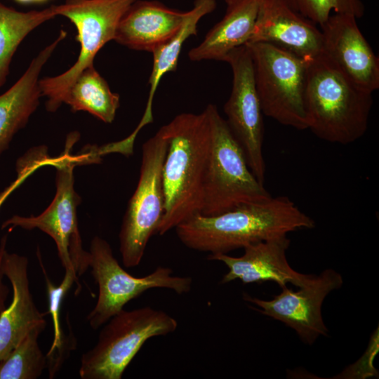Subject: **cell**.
I'll return each mask as SVG.
<instances>
[{"mask_svg": "<svg viewBox=\"0 0 379 379\" xmlns=\"http://www.w3.org/2000/svg\"><path fill=\"white\" fill-rule=\"evenodd\" d=\"M314 227L315 222L293 201L279 196L215 215L199 213L175 229L187 248L215 255Z\"/></svg>", "mask_w": 379, "mask_h": 379, "instance_id": "obj_1", "label": "cell"}, {"mask_svg": "<svg viewBox=\"0 0 379 379\" xmlns=\"http://www.w3.org/2000/svg\"><path fill=\"white\" fill-rule=\"evenodd\" d=\"M161 127L168 149L162 169L165 209L159 235L201 213L212 138L206 108L199 114H180Z\"/></svg>", "mask_w": 379, "mask_h": 379, "instance_id": "obj_2", "label": "cell"}, {"mask_svg": "<svg viewBox=\"0 0 379 379\" xmlns=\"http://www.w3.org/2000/svg\"><path fill=\"white\" fill-rule=\"evenodd\" d=\"M308 128L325 141L348 145L366 133L372 93L358 86L322 53L307 58Z\"/></svg>", "mask_w": 379, "mask_h": 379, "instance_id": "obj_3", "label": "cell"}, {"mask_svg": "<svg viewBox=\"0 0 379 379\" xmlns=\"http://www.w3.org/2000/svg\"><path fill=\"white\" fill-rule=\"evenodd\" d=\"M101 327L95 345L81 357L82 379H121L146 341L173 333L178 321L161 310L145 306L123 309Z\"/></svg>", "mask_w": 379, "mask_h": 379, "instance_id": "obj_4", "label": "cell"}, {"mask_svg": "<svg viewBox=\"0 0 379 379\" xmlns=\"http://www.w3.org/2000/svg\"><path fill=\"white\" fill-rule=\"evenodd\" d=\"M206 108L210 117L212 138L200 213L215 215L270 199L271 194L251 172L217 107L209 104Z\"/></svg>", "mask_w": 379, "mask_h": 379, "instance_id": "obj_5", "label": "cell"}, {"mask_svg": "<svg viewBox=\"0 0 379 379\" xmlns=\"http://www.w3.org/2000/svg\"><path fill=\"white\" fill-rule=\"evenodd\" d=\"M79 136L78 133H70L63 153L52 160L51 165L56 168V193L46 209L36 216L15 215L1 225V229H39L49 235L56 244L65 272H72L78 277L89 268L88 252L83 248L77 220V209L81 198L74 186V168L81 160L71 154Z\"/></svg>", "mask_w": 379, "mask_h": 379, "instance_id": "obj_6", "label": "cell"}, {"mask_svg": "<svg viewBox=\"0 0 379 379\" xmlns=\"http://www.w3.org/2000/svg\"><path fill=\"white\" fill-rule=\"evenodd\" d=\"M262 111L284 126L308 128L305 108L307 60L265 42H247Z\"/></svg>", "mask_w": 379, "mask_h": 379, "instance_id": "obj_7", "label": "cell"}, {"mask_svg": "<svg viewBox=\"0 0 379 379\" xmlns=\"http://www.w3.org/2000/svg\"><path fill=\"white\" fill-rule=\"evenodd\" d=\"M168 140L162 127L143 145L140 177L121 222L119 251L124 267L140 265L165 209L162 169Z\"/></svg>", "mask_w": 379, "mask_h": 379, "instance_id": "obj_8", "label": "cell"}, {"mask_svg": "<svg viewBox=\"0 0 379 379\" xmlns=\"http://www.w3.org/2000/svg\"><path fill=\"white\" fill-rule=\"evenodd\" d=\"M88 267L98 286L95 305L86 320L94 330L122 310L131 300L152 288H166L178 294L188 293L192 286L190 277L173 275L171 268L159 266L141 277L128 273L114 256L112 247L104 239L95 236L91 241Z\"/></svg>", "mask_w": 379, "mask_h": 379, "instance_id": "obj_9", "label": "cell"}, {"mask_svg": "<svg viewBox=\"0 0 379 379\" xmlns=\"http://www.w3.org/2000/svg\"><path fill=\"white\" fill-rule=\"evenodd\" d=\"M136 0H65L55 5L57 15H62L75 26L80 52L76 62L67 71L39 79L42 96L47 98L46 109L56 111L73 81L86 68L93 65L98 52L114 40L117 25L130 6Z\"/></svg>", "mask_w": 379, "mask_h": 379, "instance_id": "obj_10", "label": "cell"}, {"mask_svg": "<svg viewBox=\"0 0 379 379\" xmlns=\"http://www.w3.org/2000/svg\"><path fill=\"white\" fill-rule=\"evenodd\" d=\"M232 71L231 94L224 105L225 121L240 146L249 168L265 183L264 122L257 92L253 62L246 45L231 51L225 58Z\"/></svg>", "mask_w": 379, "mask_h": 379, "instance_id": "obj_11", "label": "cell"}, {"mask_svg": "<svg viewBox=\"0 0 379 379\" xmlns=\"http://www.w3.org/2000/svg\"><path fill=\"white\" fill-rule=\"evenodd\" d=\"M342 276L333 270H324L314 276L308 284L296 291L287 287L270 300L244 294V300L258 306L257 310L284 323L293 328L305 343L312 344L320 335H327L321 306L324 300L332 291L343 285Z\"/></svg>", "mask_w": 379, "mask_h": 379, "instance_id": "obj_12", "label": "cell"}, {"mask_svg": "<svg viewBox=\"0 0 379 379\" xmlns=\"http://www.w3.org/2000/svg\"><path fill=\"white\" fill-rule=\"evenodd\" d=\"M356 17L332 13L321 25L322 54L360 88H379V59L361 34Z\"/></svg>", "mask_w": 379, "mask_h": 379, "instance_id": "obj_13", "label": "cell"}, {"mask_svg": "<svg viewBox=\"0 0 379 379\" xmlns=\"http://www.w3.org/2000/svg\"><path fill=\"white\" fill-rule=\"evenodd\" d=\"M289 245L290 239L283 235L248 245L239 257L220 253L208 255L207 258L227 267L222 284L239 279L244 284L273 281L281 288L288 283L300 288L310 283L315 275L300 273L290 266L286 258Z\"/></svg>", "mask_w": 379, "mask_h": 379, "instance_id": "obj_14", "label": "cell"}, {"mask_svg": "<svg viewBox=\"0 0 379 379\" xmlns=\"http://www.w3.org/2000/svg\"><path fill=\"white\" fill-rule=\"evenodd\" d=\"M316 24L293 10L284 0H260L248 42H265L310 58L322 53L323 38Z\"/></svg>", "mask_w": 379, "mask_h": 379, "instance_id": "obj_15", "label": "cell"}, {"mask_svg": "<svg viewBox=\"0 0 379 379\" xmlns=\"http://www.w3.org/2000/svg\"><path fill=\"white\" fill-rule=\"evenodd\" d=\"M3 270L11 285L12 300L0 314V361L34 328H45L44 313L34 303L28 278V260L23 255H3Z\"/></svg>", "mask_w": 379, "mask_h": 379, "instance_id": "obj_16", "label": "cell"}, {"mask_svg": "<svg viewBox=\"0 0 379 379\" xmlns=\"http://www.w3.org/2000/svg\"><path fill=\"white\" fill-rule=\"evenodd\" d=\"M187 11L154 0H136L121 18L114 40L130 49L153 53L182 25Z\"/></svg>", "mask_w": 379, "mask_h": 379, "instance_id": "obj_17", "label": "cell"}, {"mask_svg": "<svg viewBox=\"0 0 379 379\" xmlns=\"http://www.w3.org/2000/svg\"><path fill=\"white\" fill-rule=\"evenodd\" d=\"M67 36L58 37L32 60L20 78L0 95V154L8 148L15 134L24 128L36 109L42 96L39 81L41 71L58 44Z\"/></svg>", "mask_w": 379, "mask_h": 379, "instance_id": "obj_18", "label": "cell"}, {"mask_svg": "<svg viewBox=\"0 0 379 379\" xmlns=\"http://www.w3.org/2000/svg\"><path fill=\"white\" fill-rule=\"evenodd\" d=\"M223 18L188 52L191 61H224L233 49L249 41L258 12L260 0H225Z\"/></svg>", "mask_w": 379, "mask_h": 379, "instance_id": "obj_19", "label": "cell"}, {"mask_svg": "<svg viewBox=\"0 0 379 379\" xmlns=\"http://www.w3.org/2000/svg\"><path fill=\"white\" fill-rule=\"evenodd\" d=\"M216 6V0H195L178 31L152 53L153 66L149 79V91L144 117L152 119V101L161 79L166 73L177 69L184 43L191 36H197L199 20L212 13Z\"/></svg>", "mask_w": 379, "mask_h": 379, "instance_id": "obj_20", "label": "cell"}, {"mask_svg": "<svg viewBox=\"0 0 379 379\" xmlns=\"http://www.w3.org/2000/svg\"><path fill=\"white\" fill-rule=\"evenodd\" d=\"M62 103L73 112L85 111L107 124L112 123L120 105L118 93L112 92L94 66L84 69L67 89Z\"/></svg>", "mask_w": 379, "mask_h": 379, "instance_id": "obj_21", "label": "cell"}, {"mask_svg": "<svg viewBox=\"0 0 379 379\" xmlns=\"http://www.w3.org/2000/svg\"><path fill=\"white\" fill-rule=\"evenodd\" d=\"M55 16V5L41 11L21 12L0 1V88L6 81L12 58L23 39Z\"/></svg>", "mask_w": 379, "mask_h": 379, "instance_id": "obj_22", "label": "cell"}, {"mask_svg": "<svg viewBox=\"0 0 379 379\" xmlns=\"http://www.w3.org/2000/svg\"><path fill=\"white\" fill-rule=\"evenodd\" d=\"M45 328L32 329L0 361V379H36L48 368V359L38 339Z\"/></svg>", "mask_w": 379, "mask_h": 379, "instance_id": "obj_23", "label": "cell"}, {"mask_svg": "<svg viewBox=\"0 0 379 379\" xmlns=\"http://www.w3.org/2000/svg\"><path fill=\"white\" fill-rule=\"evenodd\" d=\"M293 10L320 26L332 13H347L356 18L364 14L361 0H284Z\"/></svg>", "mask_w": 379, "mask_h": 379, "instance_id": "obj_24", "label": "cell"}, {"mask_svg": "<svg viewBox=\"0 0 379 379\" xmlns=\"http://www.w3.org/2000/svg\"><path fill=\"white\" fill-rule=\"evenodd\" d=\"M40 266L45 278V282L48 296V308L47 313L52 317L53 324V341L50 350L47 353V359L51 357L56 350L58 353L61 352L63 345L62 331L60 326V312L62 300L66 293L72 287L74 282L78 283V277L72 272H65L64 278L58 286H55L49 279L46 269L39 257Z\"/></svg>", "mask_w": 379, "mask_h": 379, "instance_id": "obj_25", "label": "cell"}, {"mask_svg": "<svg viewBox=\"0 0 379 379\" xmlns=\"http://www.w3.org/2000/svg\"><path fill=\"white\" fill-rule=\"evenodd\" d=\"M50 157L47 150L42 147H35L20 157L16 164L17 178L0 192V208L9 195L19 187L34 171L42 166L48 165Z\"/></svg>", "mask_w": 379, "mask_h": 379, "instance_id": "obj_26", "label": "cell"}, {"mask_svg": "<svg viewBox=\"0 0 379 379\" xmlns=\"http://www.w3.org/2000/svg\"><path fill=\"white\" fill-rule=\"evenodd\" d=\"M7 235L1 237L0 241V314L6 309V302L8 297L10 289L4 282V273L3 270V255L6 248Z\"/></svg>", "mask_w": 379, "mask_h": 379, "instance_id": "obj_27", "label": "cell"}, {"mask_svg": "<svg viewBox=\"0 0 379 379\" xmlns=\"http://www.w3.org/2000/svg\"><path fill=\"white\" fill-rule=\"evenodd\" d=\"M13 1H15V2L20 4H24V5L33 4L32 0H13Z\"/></svg>", "mask_w": 379, "mask_h": 379, "instance_id": "obj_28", "label": "cell"}, {"mask_svg": "<svg viewBox=\"0 0 379 379\" xmlns=\"http://www.w3.org/2000/svg\"><path fill=\"white\" fill-rule=\"evenodd\" d=\"M49 0H32V2H33V4H41L46 3Z\"/></svg>", "mask_w": 379, "mask_h": 379, "instance_id": "obj_29", "label": "cell"}]
</instances>
